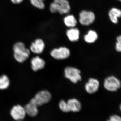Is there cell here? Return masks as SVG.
I'll return each instance as SVG.
<instances>
[{"label": "cell", "mask_w": 121, "mask_h": 121, "mask_svg": "<svg viewBox=\"0 0 121 121\" xmlns=\"http://www.w3.org/2000/svg\"><path fill=\"white\" fill-rule=\"evenodd\" d=\"M59 107L60 110L64 112H69L67 102L63 100H61L59 103Z\"/></svg>", "instance_id": "ffe728a7"}, {"label": "cell", "mask_w": 121, "mask_h": 121, "mask_svg": "<svg viewBox=\"0 0 121 121\" xmlns=\"http://www.w3.org/2000/svg\"><path fill=\"white\" fill-rule=\"evenodd\" d=\"M31 64L32 69L34 71H37L43 69L45 65L44 60L39 56L33 58L31 60Z\"/></svg>", "instance_id": "8fae6325"}, {"label": "cell", "mask_w": 121, "mask_h": 121, "mask_svg": "<svg viewBox=\"0 0 121 121\" xmlns=\"http://www.w3.org/2000/svg\"><path fill=\"white\" fill-rule=\"evenodd\" d=\"M99 86V81L96 79L91 78L89 79L88 82L85 84V89L89 94H93L97 91Z\"/></svg>", "instance_id": "9c48e42d"}, {"label": "cell", "mask_w": 121, "mask_h": 121, "mask_svg": "<svg viewBox=\"0 0 121 121\" xmlns=\"http://www.w3.org/2000/svg\"><path fill=\"white\" fill-rule=\"evenodd\" d=\"M107 121H121V117L118 115H115L111 116L110 119Z\"/></svg>", "instance_id": "7402d4cb"}, {"label": "cell", "mask_w": 121, "mask_h": 121, "mask_svg": "<svg viewBox=\"0 0 121 121\" xmlns=\"http://www.w3.org/2000/svg\"><path fill=\"white\" fill-rule=\"evenodd\" d=\"M45 48V44L43 41L40 39L35 40L32 43L30 47V50L35 54H41Z\"/></svg>", "instance_id": "30bf717a"}, {"label": "cell", "mask_w": 121, "mask_h": 121, "mask_svg": "<svg viewBox=\"0 0 121 121\" xmlns=\"http://www.w3.org/2000/svg\"><path fill=\"white\" fill-rule=\"evenodd\" d=\"M11 116L16 121H21L25 118L26 112L24 108L20 105L14 106L11 111Z\"/></svg>", "instance_id": "ba28073f"}, {"label": "cell", "mask_w": 121, "mask_h": 121, "mask_svg": "<svg viewBox=\"0 0 121 121\" xmlns=\"http://www.w3.org/2000/svg\"><path fill=\"white\" fill-rule=\"evenodd\" d=\"M50 9L52 13L59 12L61 14H66L70 12V7L67 0H54L50 4Z\"/></svg>", "instance_id": "7a4b0ae2"}, {"label": "cell", "mask_w": 121, "mask_h": 121, "mask_svg": "<svg viewBox=\"0 0 121 121\" xmlns=\"http://www.w3.org/2000/svg\"><path fill=\"white\" fill-rule=\"evenodd\" d=\"M26 113L31 117H35L38 114L39 110L38 108L30 103L26 104L24 107Z\"/></svg>", "instance_id": "9a60e30c"}, {"label": "cell", "mask_w": 121, "mask_h": 121, "mask_svg": "<svg viewBox=\"0 0 121 121\" xmlns=\"http://www.w3.org/2000/svg\"><path fill=\"white\" fill-rule=\"evenodd\" d=\"M109 16L111 22L114 24L117 23L118 18L121 17V10L117 8H112L109 11Z\"/></svg>", "instance_id": "4fadbf2b"}, {"label": "cell", "mask_w": 121, "mask_h": 121, "mask_svg": "<svg viewBox=\"0 0 121 121\" xmlns=\"http://www.w3.org/2000/svg\"><path fill=\"white\" fill-rule=\"evenodd\" d=\"M11 1L13 4H17L21 3L23 0H11Z\"/></svg>", "instance_id": "603a6c76"}, {"label": "cell", "mask_w": 121, "mask_h": 121, "mask_svg": "<svg viewBox=\"0 0 121 121\" xmlns=\"http://www.w3.org/2000/svg\"><path fill=\"white\" fill-rule=\"evenodd\" d=\"M98 38L97 33L95 31L90 30L88 33L84 36V40L87 43H92L95 42Z\"/></svg>", "instance_id": "2e32d148"}, {"label": "cell", "mask_w": 121, "mask_h": 121, "mask_svg": "<svg viewBox=\"0 0 121 121\" xmlns=\"http://www.w3.org/2000/svg\"><path fill=\"white\" fill-rule=\"evenodd\" d=\"M120 110H121V105H120Z\"/></svg>", "instance_id": "cb8c5ba5"}, {"label": "cell", "mask_w": 121, "mask_h": 121, "mask_svg": "<svg viewBox=\"0 0 121 121\" xmlns=\"http://www.w3.org/2000/svg\"><path fill=\"white\" fill-rule=\"evenodd\" d=\"M31 4L34 7L40 9H43L45 8L44 1L45 0H30Z\"/></svg>", "instance_id": "d6986e66"}, {"label": "cell", "mask_w": 121, "mask_h": 121, "mask_svg": "<svg viewBox=\"0 0 121 121\" xmlns=\"http://www.w3.org/2000/svg\"><path fill=\"white\" fill-rule=\"evenodd\" d=\"M66 34L69 40L72 42L78 41L79 39V31L78 29H70L67 30Z\"/></svg>", "instance_id": "5bb4252c"}, {"label": "cell", "mask_w": 121, "mask_h": 121, "mask_svg": "<svg viewBox=\"0 0 121 121\" xmlns=\"http://www.w3.org/2000/svg\"><path fill=\"white\" fill-rule=\"evenodd\" d=\"M51 99V93L48 91L45 90L38 92L29 103L38 107L49 102Z\"/></svg>", "instance_id": "3957f363"}, {"label": "cell", "mask_w": 121, "mask_h": 121, "mask_svg": "<svg viewBox=\"0 0 121 121\" xmlns=\"http://www.w3.org/2000/svg\"><path fill=\"white\" fill-rule=\"evenodd\" d=\"M79 21L81 24L89 25L93 23L95 20V15L92 12L83 11L79 13Z\"/></svg>", "instance_id": "52a82bcc"}, {"label": "cell", "mask_w": 121, "mask_h": 121, "mask_svg": "<svg viewBox=\"0 0 121 121\" xmlns=\"http://www.w3.org/2000/svg\"><path fill=\"white\" fill-rule=\"evenodd\" d=\"M81 71L77 68L72 67H67L64 69V76L73 83H76L82 79Z\"/></svg>", "instance_id": "277c9868"}, {"label": "cell", "mask_w": 121, "mask_h": 121, "mask_svg": "<svg viewBox=\"0 0 121 121\" xmlns=\"http://www.w3.org/2000/svg\"><path fill=\"white\" fill-rule=\"evenodd\" d=\"M104 86L106 90L109 91H115L121 88V82L117 77L111 76L105 79Z\"/></svg>", "instance_id": "5b68a950"}, {"label": "cell", "mask_w": 121, "mask_h": 121, "mask_svg": "<svg viewBox=\"0 0 121 121\" xmlns=\"http://www.w3.org/2000/svg\"><path fill=\"white\" fill-rule=\"evenodd\" d=\"M51 56L57 60H63L67 59L70 55V51L68 48L65 47H60L55 48L51 51Z\"/></svg>", "instance_id": "8992f818"}, {"label": "cell", "mask_w": 121, "mask_h": 121, "mask_svg": "<svg viewBox=\"0 0 121 121\" xmlns=\"http://www.w3.org/2000/svg\"><path fill=\"white\" fill-rule=\"evenodd\" d=\"M117 42L115 44V50L118 52H121V35L117 38Z\"/></svg>", "instance_id": "44dd1931"}, {"label": "cell", "mask_w": 121, "mask_h": 121, "mask_svg": "<svg viewBox=\"0 0 121 121\" xmlns=\"http://www.w3.org/2000/svg\"><path fill=\"white\" fill-rule=\"evenodd\" d=\"M22 121L21 120V121Z\"/></svg>", "instance_id": "484cf974"}, {"label": "cell", "mask_w": 121, "mask_h": 121, "mask_svg": "<svg viewBox=\"0 0 121 121\" xmlns=\"http://www.w3.org/2000/svg\"><path fill=\"white\" fill-rule=\"evenodd\" d=\"M69 111L73 112H79L82 108L80 102L76 99H69L67 102Z\"/></svg>", "instance_id": "7c38bea8"}, {"label": "cell", "mask_w": 121, "mask_h": 121, "mask_svg": "<svg viewBox=\"0 0 121 121\" xmlns=\"http://www.w3.org/2000/svg\"><path fill=\"white\" fill-rule=\"evenodd\" d=\"M64 23L66 26L69 27L73 28L77 24V21L74 16L69 15L67 16L64 18Z\"/></svg>", "instance_id": "e0dca14e"}, {"label": "cell", "mask_w": 121, "mask_h": 121, "mask_svg": "<svg viewBox=\"0 0 121 121\" xmlns=\"http://www.w3.org/2000/svg\"><path fill=\"white\" fill-rule=\"evenodd\" d=\"M117 0L119 1H120V2H121V0Z\"/></svg>", "instance_id": "d4e9b609"}, {"label": "cell", "mask_w": 121, "mask_h": 121, "mask_svg": "<svg viewBox=\"0 0 121 121\" xmlns=\"http://www.w3.org/2000/svg\"><path fill=\"white\" fill-rule=\"evenodd\" d=\"M9 83V80L7 75H3L0 77V90L7 89Z\"/></svg>", "instance_id": "ac0fdd59"}, {"label": "cell", "mask_w": 121, "mask_h": 121, "mask_svg": "<svg viewBox=\"0 0 121 121\" xmlns=\"http://www.w3.org/2000/svg\"><path fill=\"white\" fill-rule=\"evenodd\" d=\"M14 58L20 63L23 62L27 59L30 55V50L25 47L22 42H17L13 47Z\"/></svg>", "instance_id": "6da1fadb"}]
</instances>
